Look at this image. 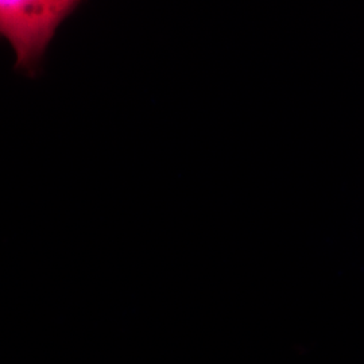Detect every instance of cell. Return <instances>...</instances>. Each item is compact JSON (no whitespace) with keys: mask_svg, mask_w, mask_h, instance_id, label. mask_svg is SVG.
Returning <instances> with one entry per match:
<instances>
[{"mask_svg":"<svg viewBox=\"0 0 364 364\" xmlns=\"http://www.w3.org/2000/svg\"><path fill=\"white\" fill-rule=\"evenodd\" d=\"M81 0H0V31L13 46L15 68L33 77L68 15Z\"/></svg>","mask_w":364,"mask_h":364,"instance_id":"obj_1","label":"cell"}]
</instances>
